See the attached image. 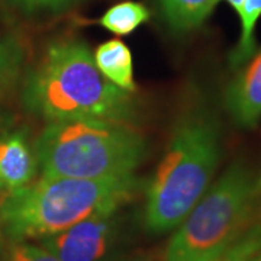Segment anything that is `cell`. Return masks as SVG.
Instances as JSON below:
<instances>
[{"mask_svg": "<svg viewBox=\"0 0 261 261\" xmlns=\"http://www.w3.org/2000/svg\"><path fill=\"white\" fill-rule=\"evenodd\" d=\"M38 170L35 151L23 132L0 138V190L13 192L29 185Z\"/></svg>", "mask_w": 261, "mask_h": 261, "instance_id": "obj_8", "label": "cell"}, {"mask_svg": "<svg viewBox=\"0 0 261 261\" xmlns=\"http://www.w3.org/2000/svg\"><path fill=\"white\" fill-rule=\"evenodd\" d=\"M22 103L47 122L100 119L134 125L140 113L134 93L111 83L99 71L89 45L75 38L51 42L29 68Z\"/></svg>", "mask_w": 261, "mask_h": 261, "instance_id": "obj_1", "label": "cell"}, {"mask_svg": "<svg viewBox=\"0 0 261 261\" xmlns=\"http://www.w3.org/2000/svg\"><path fill=\"white\" fill-rule=\"evenodd\" d=\"M247 261H261V251L257 252L255 255H252V257H250Z\"/></svg>", "mask_w": 261, "mask_h": 261, "instance_id": "obj_19", "label": "cell"}, {"mask_svg": "<svg viewBox=\"0 0 261 261\" xmlns=\"http://www.w3.org/2000/svg\"><path fill=\"white\" fill-rule=\"evenodd\" d=\"M225 2H226V3H228V5H229V6H231V8L235 10V12L238 10L240 5L243 3V0H225Z\"/></svg>", "mask_w": 261, "mask_h": 261, "instance_id": "obj_18", "label": "cell"}, {"mask_svg": "<svg viewBox=\"0 0 261 261\" xmlns=\"http://www.w3.org/2000/svg\"><path fill=\"white\" fill-rule=\"evenodd\" d=\"M221 0H157L160 13L176 34L199 28L212 15Z\"/></svg>", "mask_w": 261, "mask_h": 261, "instance_id": "obj_10", "label": "cell"}, {"mask_svg": "<svg viewBox=\"0 0 261 261\" xmlns=\"http://www.w3.org/2000/svg\"><path fill=\"white\" fill-rule=\"evenodd\" d=\"M258 177L233 161L199 199L171 237L163 261H211L254 221Z\"/></svg>", "mask_w": 261, "mask_h": 261, "instance_id": "obj_5", "label": "cell"}, {"mask_svg": "<svg viewBox=\"0 0 261 261\" xmlns=\"http://www.w3.org/2000/svg\"><path fill=\"white\" fill-rule=\"evenodd\" d=\"M222 154L216 113L203 100L180 113L152 177L145 187L144 226L151 233L176 229L212 185Z\"/></svg>", "mask_w": 261, "mask_h": 261, "instance_id": "obj_2", "label": "cell"}, {"mask_svg": "<svg viewBox=\"0 0 261 261\" xmlns=\"http://www.w3.org/2000/svg\"><path fill=\"white\" fill-rule=\"evenodd\" d=\"M9 261H58L57 257L42 245H35L28 241L12 243Z\"/></svg>", "mask_w": 261, "mask_h": 261, "instance_id": "obj_16", "label": "cell"}, {"mask_svg": "<svg viewBox=\"0 0 261 261\" xmlns=\"http://www.w3.org/2000/svg\"><path fill=\"white\" fill-rule=\"evenodd\" d=\"M258 189H260V190H261V174H260V176H258Z\"/></svg>", "mask_w": 261, "mask_h": 261, "instance_id": "obj_20", "label": "cell"}, {"mask_svg": "<svg viewBox=\"0 0 261 261\" xmlns=\"http://www.w3.org/2000/svg\"><path fill=\"white\" fill-rule=\"evenodd\" d=\"M34 151L41 176L100 180L134 176L147 142L130 123L68 119L48 122Z\"/></svg>", "mask_w": 261, "mask_h": 261, "instance_id": "obj_4", "label": "cell"}, {"mask_svg": "<svg viewBox=\"0 0 261 261\" xmlns=\"http://www.w3.org/2000/svg\"><path fill=\"white\" fill-rule=\"evenodd\" d=\"M23 47L18 38L0 39V94L16 80L23 64Z\"/></svg>", "mask_w": 261, "mask_h": 261, "instance_id": "obj_14", "label": "cell"}, {"mask_svg": "<svg viewBox=\"0 0 261 261\" xmlns=\"http://www.w3.org/2000/svg\"><path fill=\"white\" fill-rule=\"evenodd\" d=\"M238 70L225 89V109L235 125L254 128L261 121V49Z\"/></svg>", "mask_w": 261, "mask_h": 261, "instance_id": "obj_7", "label": "cell"}, {"mask_svg": "<svg viewBox=\"0 0 261 261\" xmlns=\"http://www.w3.org/2000/svg\"><path fill=\"white\" fill-rule=\"evenodd\" d=\"M13 9L23 13H56L63 12L82 0H3Z\"/></svg>", "mask_w": 261, "mask_h": 261, "instance_id": "obj_15", "label": "cell"}, {"mask_svg": "<svg viewBox=\"0 0 261 261\" xmlns=\"http://www.w3.org/2000/svg\"><path fill=\"white\" fill-rule=\"evenodd\" d=\"M122 207L108 209L86 218L63 232L48 237L41 245L58 261H106L121 237Z\"/></svg>", "mask_w": 261, "mask_h": 261, "instance_id": "obj_6", "label": "cell"}, {"mask_svg": "<svg viewBox=\"0 0 261 261\" xmlns=\"http://www.w3.org/2000/svg\"><path fill=\"white\" fill-rule=\"evenodd\" d=\"M93 60L99 71L119 89L135 93L137 83L134 77V58L129 47L118 38L100 44L93 53Z\"/></svg>", "mask_w": 261, "mask_h": 261, "instance_id": "obj_9", "label": "cell"}, {"mask_svg": "<svg viewBox=\"0 0 261 261\" xmlns=\"http://www.w3.org/2000/svg\"><path fill=\"white\" fill-rule=\"evenodd\" d=\"M237 13L241 22V32L237 45L229 53V65L232 68L243 67L257 53L255 28L261 18V0H243Z\"/></svg>", "mask_w": 261, "mask_h": 261, "instance_id": "obj_12", "label": "cell"}, {"mask_svg": "<svg viewBox=\"0 0 261 261\" xmlns=\"http://www.w3.org/2000/svg\"><path fill=\"white\" fill-rule=\"evenodd\" d=\"M261 251V218L254 219L225 250L211 261H247Z\"/></svg>", "mask_w": 261, "mask_h": 261, "instance_id": "obj_13", "label": "cell"}, {"mask_svg": "<svg viewBox=\"0 0 261 261\" xmlns=\"http://www.w3.org/2000/svg\"><path fill=\"white\" fill-rule=\"evenodd\" d=\"M106 261H163V258L152 252L137 251L129 254H113Z\"/></svg>", "mask_w": 261, "mask_h": 261, "instance_id": "obj_17", "label": "cell"}, {"mask_svg": "<svg viewBox=\"0 0 261 261\" xmlns=\"http://www.w3.org/2000/svg\"><path fill=\"white\" fill-rule=\"evenodd\" d=\"M149 18L151 13L145 5L134 0H125L111 6L100 18L94 20V23L118 37H125L148 22Z\"/></svg>", "mask_w": 261, "mask_h": 261, "instance_id": "obj_11", "label": "cell"}, {"mask_svg": "<svg viewBox=\"0 0 261 261\" xmlns=\"http://www.w3.org/2000/svg\"><path fill=\"white\" fill-rule=\"evenodd\" d=\"M135 176L45 177L9 192L0 205V229L12 243L45 240L92 215L122 207L132 199Z\"/></svg>", "mask_w": 261, "mask_h": 261, "instance_id": "obj_3", "label": "cell"}]
</instances>
